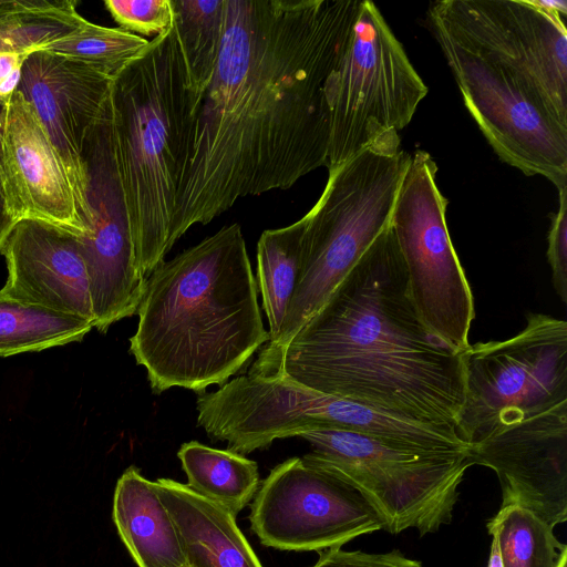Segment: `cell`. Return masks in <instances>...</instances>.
Masks as SVG:
<instances>
[{
	"instance_id": "1",
	"label": "cell",
	"mask_w": 567,
	"mask_h": 567,
	"mask_svg": "<svg viewBox=\"0 0 567 567\" xmlns=\"http://www.w3.org/2000/svg\"><path fill=\"white\" fill-rule=\"evenodd\" d=\"M360 0H226L217 65L182 157L169 245L239 198L328 163L326 82Z\"/></svg>"
},
{
	"instance_id": "2",
	"label": "cell",
	"mask_w": 567,
	"mask_h": 567,
	"mask_svg": "<svg viewBox=\"0 0 567 567\" xmlns=\"http://www.w3.org/2000/svg\"><path fill=\"white\" fill-rule=\"evenodd\" d=\"M275 372L315 391L444 429H455L465 401L462 352L421 320L390 224L293 336Z\"/></svg>"
},
{
	"instance_id": "3",
	"label": "cell",
	"mask_w": 567,
	"mask_h": 567,
	"mask_svg": "<svg viewBox=\"0 0 567 567\" xmlns=\"http://www.w3.org/2000/svg\"><path fill=\"white\" fill-rule=\"evenodd\" d=\"M130 351L154 393L224 385L268 341L241 227L162 261L146 280Z\"/></svg>"
},
{
	"instance_id": "4",
	"label": "cell",
	"mask_w": 567,
	"mask_h": 567,
	"mask_svg": "<svg viewBox=\"0 0 567 567\" xmlns=\"http://www.w3.org/2000/svg\"><path fill=\"white\" fill-rule=\"evenodd\" d=\"M114 145L135 261L147 280L172 249L174 202L200 99L175 23L112 83Z\"/></svg>"
},
{
	"instance_id": "5",
	"label": "cell",
	"mask_w": 567,
	"mask_h": 567,
	"mask_svg": "<svg viewBox=\"0 0 567 567\" xmlns=\"http://www.w3.org/2000/svg\"><path fill=\"white\" fill-rule=\"evenodd\" d=\"M411 155L391 131L328 169L326 187L303 216L298 284L276 344L261 350L249 372L272 373L293 336L322 307L373 240L390 224Z\"/></svg>"
},
{
	"instance_id": "6",
	"label": "cell",
	"mask_w": 567,
	"mask_h": 567,
	"mask_svg": "<svg viewBox=\"0 0 567 567\" xmlns=\"http://www.w3.org/2000/svg\"><path fill=\"white\" fill-rule=\"evenodd\" d=\"M299 436L312 446L302 457L357 487L391 534L414 528L424 536L450 524L457 487L472 466L468 452L412 450L339 429Z\"/></svg>"
},
{
	"instance_id": "7",
	"label": "cell",
	"mask_w": 567,
	"mask_h": 567,
	"mask_svg": "<svg viewBox=\"0 0 567 567\" xmlns=\"http://www.w3.org/2000/svg\"><path fill=\"white\" fill-rule=\"evenodd\" d=\"M324 93L330 112L328 169L384 133L400 132L426 96L427 86L372 1H361Z\"/></svg>"
},
{
	"instance_id": "8",
	"label": "cell",
	"mask_w": 567,
	"mask_h": 567,
	"mask_svg": "<svg viewBox=\"0 0 567 567\" xmlns=\"http://www.w3.org/2000/svg\"><path fill=\"white\" fill-rule=\"evenodd\" d=\"M465 401L455 430L468 446L567 402V322L528 313L512 338L462 351Z\"/></svg>"
},
{
	"instance_id": "9",
	"label": "cell",
	"mask_w": 567,
	"mask_h": 567,
	"mask_svg": "<svg viewBox=\"0 0 567 567\" xmlns=\"http://www.w3.org/2000/svg\"><path fill=\"white\" fill-rule=\"evenodd\" d=\"M436 172L429 153L417 150L411 155L390 225L421 320L447 346L462 352L470 346L474 300L449 235L447 199L436 185Z\"/></svg>"
},
{
	"instance_id": "10",
	"label": "cell",
	"mask_w": 567,
	"mask_h": 567,
	"mask_svg": "<svg viewBox=\"0 0 567 567\" xmlns=\"http://www.w3.org/2000/svg\"><path fill=\"white\" fill-rule=\"evenodd\" d=\"M566 16L564 0H442L430 6L426 23L517 73L567 126Z\"/></svg>"
},
{
	"instance_id": "11",
	"label": "cell",
	"mask_w": 567,
	"mask_h": 567,
	"mask_svg": "<svg viewBox=\"0 0 567 567\" xmlns=\"http://www.w3.org/2000/svg\"><path fill=\"white\" fill-rule=\"evenodd\" d=\"M481 132L508 165L567 186V126L511 69L485 59L430 28Z\"/></svg>"
},
{
	"instance_id": "12",
	"label": "cell",
	"mask_w": 567,
	"mask_h": 567,
	"mask_svg": "<svg viewBox=\"0 0 567 567\" xmlns=\"http://www.w3.org/2000/svg\"><path fill=\"white\" fill-rule=\"evenodd\" d=\"M250 528L266 547L320 551L383 529L368 498L339 475L303 457L275 466L260 482Z\"/></svg>"
},
{
	"instance_id": "13",
	"label": "cell",
	"mask_w": 567,
	"mask_h": 567,
	"mask_svg": "<svg viewBox=\"0 0 567 567\" xmlns=\"http://www.w3.org/2000/svg\"><path fill=\"white\" fill-rule=\"evenodd\" d=\"M468 458L496 473L502 507L527 509L551 528L567 520V402L470 445Z\"/></svg>"
},
{
	"instance_id": "14",
	"label": "cell",
	"mask_w": 567,
	"mask_h": 567,
	"mask_svg": "<svg viewBox=\"0 0 567 567\" xmlns=\"http://www.w3.org/2000/svg\"><path fill=\"white\" fill-rule=\"evenodd\" d=\"M113 80L91 65L39 50L24 62L17 89L33 106L64 163L86 233L91 213L84 151Z\"/></svg>"
},
{
	"instance_id": "15",
	"label": "cell",
	"mask_w": 567,
	"mask_h": 567,
	"mask_svg": "<svg viewBox=\"0 0 567 567\" xmlns=\"http://www.w3.org/2000/svg\"><path fill=\"white\" fill-rule=\"evenodd\" d=\"M3 166L20 219L86 233L64 163L33 106L17 90L2 127Z\"/></svg>"
},
{
	"instance_id": "16",
	"label": "cell",
	"mask_w": 567,
	"mask_h": 567,
	"mask_svg": "<svg viewBox=\"0 0 567 567\" xmlns=\"http://www.w3.org/2000/svg\"><path fill=\"white\" fill-rule=\"evenodd\" d=\"M0 254L8 270L3 292L94 323L79 236L40 220L22 219Z\"/></svg>"
},
{
	"instance_id": "17",
	"label": "cell",
	"mask_w": 567,
	"mask_h": 567,
	"mask_svg": "<svg viewBox=\"0 0 567 567\" xmlns=\"http://www.w3.org/2000/svg\"><path fill=\"white\" fill-rule=\"evenodd\" d=\"M189 567H262L236 516L171 478L155 481Z\"/></svg>"
},
{
	"instance_id": "18",
	"label": "cell",
	"mask_w": 567,
	"mask_h": 567,
	"mask_svg": "<svg viewBox=\"0 0 567 567\" xmlns=\"http://www.w3.org/2000/svg\"><path fill=\"white\" fill-rule=\"evenodd\" d=\"M112 517L117 533L138 567H182L186 558L176 525L155 482L135 466L116 482Z\"/></svg>"
},
{
	"instance_id": "19",
	"label": "cell",
	"mask_w": 567,
	"mask_h": 567,
	"mask_svg": "<svg viewBox=\"0 0 567 567\" xmlns=\"http://www.w3.org/2000/svg\"><path fill=\"white\" fill-rule=\"evenodd\" d=\"M177 456L187 476L186 485L234 516L252 501L259 488L258 465L243 454L190 441L182 444Z\"/></svg>"
},
{
	"instance_id": "20",
	"label": "cell",
	"mask_w": 567,
	"mask_h": 567,
	"mask_svg": "<svg viewBox=\"0 0 567 567\" xmlns=\"http://www.w3.org/2000/svg\"><path fill=\"white\" fill-rule=\"evenodd\" d=\"M305 226L302 217L289 226L265 230L258 240L257 277L269 322V338L264 350L278 341L296 291Z\"/></svg>"
},
{
	"instance_id": "21",
	"label": "cell",
	"mask_w": 567,
	"mask_h": 567,
	"mask_svg": "<svg viewBox=\"0 0 567 567\" xmlns=\"http://www.w3.org/2000/svg\"><path fill=\"white\" fill-rule=\"evenodd\" d=\"M90 320L14 298L0 290V358L81 341Z\"/></svg>"
},
{
	"instance_id": "22",
	"label": "cell",
	"mask_w": 567,
	"mask_h": 567,
	"mask_svg": "<svg viewBox=\"0 0 567 567\" xmlns=\"http://www.w3.org/2000/svg\"><path fill=\"white\" fill-rule=\"evenodd\" d=\"M72 0H0V52L33 53L84 19Z\"/></svg>"
},
{
	"instance_id": "23",
	"label": "cell",
	"mask_w": 567,
	"mask_h": 567,
	"mask_svg": "<svg viewBox=\"0 0 567 567\" xmlns=\"http://www.w3.org/2000/svg\"><path fill=\"white\" fill-rule=\"evenodd\" d=\"M172 3L189 82L202 100L219 56L226 0H172Z\"/></svg>"
},
{
	"instance_id": "24",
	"label": "cell",
	"mask_w": 567,
	"mask_h": 567,
	"mask_svg": "<svg viewBox=\"0 0 567 567\" xmlns=\"http://www.w3.org/2000/svg\"><path fill=\"white\" fill-rule=\"evenodd\" d=\"M502 567H559L567 546L553 528L532 512L518 506L501 507L488 520Z\"/></svg>"
},
{
	"instance_id": "25",
	"label": "cell",
	"mask_w": 567,
	"mask_h": 567,
	"mask_svg": "<svg viewBox=\"0 0 567 567\" xmlns=\"http://www.w3.org/2000/svg\"><path fill=\"white\" fill-rule=\"evenodd\" d=\"M148 44L150 41L141 35L85 20L74 31L41 50L82 62L115 78L142 56Z\"/></svg>"
},
{
	"instance_id": "26",
	"label": "cell",
	"mask_w": 567,
	"mask_h": 567,
	"mask_svg": "<svg viewBox=\"0 0 567 567\" xmlns=\"http://www.w3.org/2000/svg\"><path fill=\"white\" fill-rule=\"evenodd\" d=\"M104 6L120 29L133 34L159 35L174 23L172 0H106Z\"/></svg>"
},
{
	"instance_id": "27",
	"label": "cell",
	"mask_w": 567,
	"mask_h": 567,
	"mask_svg": "<svg viewBox=\"0 0 567 567\" xmlns=\"http://www.w3.org/2000/svg\"><path fill=\"white\" fill-rule=\"evenodd\" d=\"M559 206L548 233L547 260L551 282L560 300L567 301V186L558 189Z\"/></svg>"
},
{
	"instance_id": "28",
	"label": "cell",
	"mask_w": 567,
	"mask_h": 567,
	"mask_svg": "<svg viewBox=\"0 0 567 567\" xmlns=\"http://www.w3.org/2000/svg\"><path fill=\"white\" fill-rule=\"evenodd\" d=\"M309 567H424L421 561L405 557L399 549L384 554L361 550L348 551L341 547L318 551V560Z\"/></svg>"
},
{
	"instance_id": "29",
	"label": "cell",
	"mask_w": 567,
	"mask_h": 567,
	"mask_svg": "<svg viewBox=\"0 0 567 567\" xmlns=\"http://www.w3.org/2000/svg\"><path fill=\"white\" fill-rule=\"evenodd\" d=\"M8 101L0 100V252L14 226L21 220L16 208L2 156V127Z\"/></svg>"
},
{
	"instance_id": "30",
	"label": "cell",
	"mask_w": 567,
	"mask_h": 567,
	"mask_svg": "<svg viewBox=\"0 0 567 567\" xmlns=\"http://www.w3.org/2000/svg\"><path fill=\"white\" fill-rule=\"evenodd\" d=\"M30 54L0 52V100L8 101L17 91L23 64Z\"/></svg>"
},
{
	"instance_id": "31",
	"label": "cell",
	"mask_w": 567,
	"mask_h": 567,
	"mask_svg": "<svg viewBox=\"0 0 567 567\" xmlns=\"http://www.w3.org/2000/svg\"><path fill=\"white\" fill-rule=\"evenodd\" d=\"M487 567H502L501 559H499V553L497 549L496 542L494 539L492 542L491 555H489V560H488Z\"/></svg>"
},
{
	"instance_id": "32",
	"label": "cell",
	"mask_w": 567,
	"mask_h": 567,
	"mask_svg": "<svg viewBox=\"0 0 567 567\" xmlns=\"http://www.w3.org/2000/svg\"><path fill=\"white\" fill-rule=\"evenodd\" d=\"M559 567H567V557L561 560Z\"/></svg>"
},
{
	"instance_id": "33",
	"label": "cell",
	"mask_w": 567,
	"mask_h": 567,
	"mask_svg": "<svg viewBox=\"0 0 567 567\" xmlns=\"http://www.w3.org/2000/svg\"><path fill=\"white\" fill-rule=\"evenodd\" d=\"M182 567H189V566L186 564V565H184V566H182Z\"/></svg>"
}]
</instances>
